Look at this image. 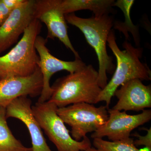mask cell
Segmentation results:
<instances>
[{"label":"cell","mask_w":151,"mask_h":151,"mask_svg":"<svg viewBox=\"0 0 151 151\" xmlns=\"http://www.w3.org/2000/svg\"><path fill=\"white\" fill-rule=\"evenodd\" d=\"M107 42L117 60V65L112 78L97 98V103L105 102L109 109L111 99L119 86L134 79L142 81L151 80V70L146 63L141 61L143 49L135 47L131 42L126 40L123 44L124 50H122L116 42L114 30L108 36Z\"/></svg>","instance_id":"1"},{"label":"cell","mask_w":151,"mask_h":151,"mask_svg":"<svg viewBox=\"0 0 151 151\" xmlns=\"http://www.w3.org/2000/svg\"><path fill=\"white\" fill-rule=\"evenodd\" d=\"M85 151H98L94 147H89V148L87 149V150H86Z\"/></svg>","instance_id":"21"},{"label":"cell","mask_w":151,"mask_h":151,"mask_svg":"<svg viewBox=\"0 0 151 151\" xmlns=\"http://www.w3.org/2000/svg\"><path fill=\"white\" fill-rule=\"evenodd\" d=\"M6 119V108L0 106V151H33L15 137Z\"/></svg>","instance_id":"15"},{"label":"cell","mask_w":151,"mask_h":151,"mask_svg":"<svg viewBox=\"0 0 151 151\" xmlns=\"http://www.w3.org/2000/svg\"><path fill=\"white\" fill-rule=\"evenodd\" d=\"M32 106L31 100L27 97H19L6 108V117L18 119L25 125L30 136L33 151H52L34 116Z\"/></svg>","instance_id":"12"},{"label":"cell","mask_w":151,"mask_h":151,"mask_svg":"<svg viewBox=\"0 0 151 151\" xmlns=\"http://www.w3.org/2000/svg\"><path fill=\"white\" fill-rule=\"evenodd\" d=\"M43 78L39 68L27 76H11L0 79V106L6 108L14 100L22 97L40 96Z\"/></svg>","instance_id":"10"},{"label":"cell","mask_w":151,"mask_h":151,"mask_svg":"<svg viewBox=\"0 0 151 151\" xmlns=\"http://www.w3.org/2000/svg\"><path fill=\"white\" fill-rule=\"evenodd\" d=\"M143 129L147 131V134L145 136H142L139 134L138 133L134 134L137 137L138 139L134 141V144L136 147L139 146H144L149 150L151 151V129Z\"/></svg>","instance_id":"18"},{"label":"cell","mask_w":151,"mask_h":151,"mask_svg":"<svg viewBox=\"0 0 151 151\" xmlns=\"http://www.w3.org/2000/svg\"><path fill=\"white\" fill-rule=\"evenodd\" d=\"M118 101L112 109L119 111H143L151 107V85L134 79L127 81L115 91Z\"/></svg>","instance_id":"13"},{"label":"cell","mask_w":151,"mask_h":151,"mask_svg":"<svg viewBox=\"0 0 151 151\" xmlns=\"http://www.w3.org/2000/svg\"><path fill=\"white\" fill-rule=\"evenodd\" d=\"M65 17L66 22L81 30L87 42L94 49L99 63L98 84L101 89H104L108 84L107 73L111 74L116 68L106 47L108 36L114 25L113 17L107 14L99 18L93 16L83 18L71 13L65 15Z\"/></svg>","instance_id":"3"},{"label":"cell","mask_w":151,"mask_h":151,"mask_svg":"<svg viewBox=\"0 0 151 151\" xmlns=\"http://www.w3.org/2000/svg\"><path fill=\"white\" fill-rule=\"evenodd\" d=\"M35 0H24L11 12L0 27V54L17 41L33 21L35 17Z\"/></svg>","instance_id":"11"},{"label":"cell","mask_w":151,"mask_h":151,"mask_svg":"<svg viewBox=\"0 0 151 151\" xmlns=\"http://www.w3.org/2000/svg\"><path fill=\"white\" fill-rule=\"evenodd\" d=\"M108 119L102 127L93 132L91 137L103 139L107 137L110 141L115 142L130 137L132 131L151 119L150 110H145L137 115L127 114L126 111L108 110Z\"/></svg>","instance_id":"8"},{"label":"cell","mask_w":151,"mask_h":151,"mask_svg":"<svg viewBox=\"0 0 151 151\" xmlns=\"http://www.w3.org/2000/svg\"><path fill=\"white\" fill-rule=\"evenodd\" d=\"M98 71L92 65L58 78L51 86V97L47 102L58 108L78 103L97 104L102 89L98 82Z\"/></svg>","instance_id":"2"},{"label":"cell","mask_w":151,"mask_h":151,"mask_svg":"<svg viewBox=\"0 0 151 151\" xmlns=\"http://www.w3.org/2000/svg\"><path fill=\"white\" fill-rule=\"evenodd\" d=\"M61 0H35V18L46 25L47 38H57L70 50L76 58H80L68 33L65 14L61 9Z\"/></svg>","instance_id":"9"},{"label":"cell","mask_w":151,"mask_h":151,"mask_svg":"<svg viewBox=\"0 0 151 151\" xmlns=\"http://www.w3.org/2000/svg\"><path fill=\"white\" fill-rule=\"evenodd\" d=\"M93 145L98 151H144L138 149L134 144L133 139L130 137L115 142L95 138Z\"/></svg>","instance_id":"17"},{"label":"cell","mask_w":151,"mask_h":151,"mask_svg":"<svg viewBox=\"0 0 151 151\" xmlns=\"http://www.w3.org/2000/svg\"><path fill=\"white\" fill-rule=\"evenodd\" d=\"M134 2V0H118L115 1L113 6L118 7L122 10L124 14L125 22L124 23L115 22L113 26L116 29L119 30L124 34L126 37V40H129L128 32H131L133 35L136 44L138 46L140 42L139 29L132 22L130 16V12Z\"/></svg>","instance_id":"16"},{"label":"cell","mask_w":151,"mask_h":151,"mask_svg":"<svg viewBox=\"0 0 151 151\" xmlns=\"http://www.w3.org/2000/svg\"><path fill=\"white\" fill-rule=\"evenodd\" d=\"M41 27V22L35 19L16 45L7 54L0 56L1 79L11 76H29L35 72L39 62L35 41Z\"/></svg>","instance_id":"4"},{"label":"cell","mask_w":151,"mask_h":151,"mask_svg":"<svg viewBox=\"0 0 151 151\" xmlns=\"http://www.w3.org/2000/svg\"><path fill=\"white\" fill-rule=\"evenodd\" d=\"M57 107L48 102H37L32 106L34 116L42 129L58 151H85L92 147L87 137L82 140L73 139L62 119L57 113Z\"/></svg>","instance_id":"5"},{"label":"cell","mask_w":151,"mask_h":151,"mask_svg":"<svg viewBox=\"0 0 151 151\" xmlns=\"http://www.w3.org/2000/svg\"><path fill=\"white\" fill-rule=\"evenodd\" d=\"M114 0H61L60 6L64 14L82 10L92 11L95 17L99 18L112 12Z\"/></svg>","instance_id":"14"},{"label":"cell","mask_w":151,"mask_h":151,"mask_svg":"<svg viewBox=\"0 0 151 151\" xmlns=\"http://www.w3.org/2000/svg\"><path fill=\"white\" fill-rule=\"evenodd\" d=\"M0 79H1V78H0Z\"/></svg>","instance_id":"22"},{"label":"cell","mask_w":151,"mask_h":151,"mask_svg":"<svg viewBox=\"0 0 151 151\" xmlns=\"http://www.w3.org/2000/svg\"><path fill=\"white\" fill-rule=\"evenodd\" d=\"M57 113L64 124L71 127V136L80 141L90 132L97 131L108 119L105 106L96 107L93 104L78 103L58 108Z\"/></svg>","instance_id":"6"},{"label":"cell","mask_w":151,"mask_h":151,"mask_svg":"<svg viewBox=\"0 0 151 151\" xmlns=\"http://www.w3.org/2000/svg\"><path fill=\"white\" fill-rule=\"evenodd\" d=\"M11 12L5 5L3 0H0V27L7 18Z\"/></svg>","instance_id":"19"},{"label":"cell","mask_w":151,"mask_h":151,"mask_svg":"<svg viewBox=\"0 0 151 151\" xmlns=\"http://www.w3.org/2000/svg\"><path fill=\"white\" fill-rule=\"evenodd\" d=\"M24 1V0H3L6 6L11 11L21 5Z\"/></svg>","instance_id":"20"},{"label":"cell","mask_w":151,"mask_h":151,"mask_svg":"<svg viewBox=\"0 0 151 151\" xmlns=\"http://www.w3.org/2000/svg\"><path fill=\"white\" fill-rule=\"evenodd\" d=\"M47 39L37 36L35 41V47L39 57L38 67L43 78V88L37 102L44 103L49 100L52 94L50 80L52 76L58 71L65 70L70 73L81 70L86 64L81 58L67 61L57 58L51 54L46 46Z\"/></svg>","instance_id":"7"}]
</instances>
